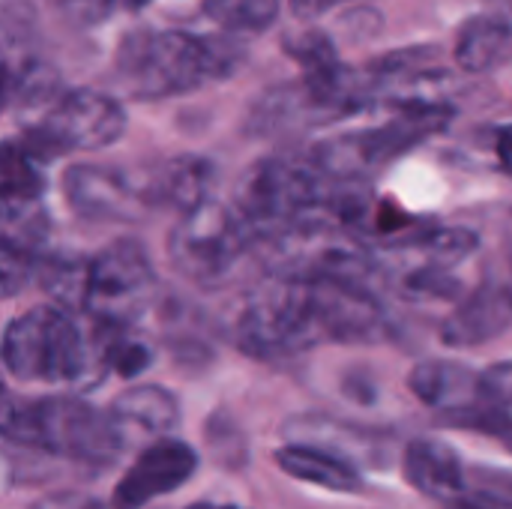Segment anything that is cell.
<instances>
[{
  "instance_id": "cell-16",
  "label": "cell",
  "mask_w": 512,
  "mask_h": 509,
  "mask_svg": "<svg viewBox=\"0 0 512 509\" xmlns=\"http://www.w3.org/2000/svg\"><path fill=\"white\" fill-rule=\"evenodd\" d=\"M408 387L426 408H435L462 426H471L480 411V372L462 363L423 360L411 369Z\"/></svg>"
},
{
  "instance_id": "cell-3",
  "label": "cell",
  "mask_w": 512,
  "mask_h": 509,
  "mask_svg": "<svg viewBox=\"0 0 512 509\" xmlns=\"http://www.w3.org/2000/svg\"><path fill=\"white\" fill-rule=\"evenodd\" d=\"M0 363L21 384H90L105 372L96 336L54 303L12 318L0 339Z\"/></svg>"
},
{
  "instance_id": "cell-38",
  "label": "cell",
  "mask_w": 512,
  "mask_h": 509,
  "mask_svg": "<svg viewBox=\"0 0 512 509\" xmlns=\"http://www.w3.org/2000/svg\"><path fill=\"white\" fill-rule=\"evenodd\" d=\"M147 3H153V0H132V6L138 9V6H147Z\"/></svg>"
},
{
  "instance_id": "cell-30",
  "label": "cell",
  "mask_w": 512,
  "mask_h": 509,
  "mask_svg": "<svg viewBox=\"0 0 512 509\" xmlns=\"http://www.w3.org/2000/svg\"><path fill=\"white\" fill-rule=\"evenodd\" d=\"M21 408H24V399L15 396L6 387L3 375H0V438H6V441L12 438V432L18 426V417H21Z\"/></svg>"
},
{
  "instance_id": "cell-8",
  "label": "cell",
  "mask_w": 512,
  "mask_h": 509,
  "mask_svg": "<svg viewBox=\"0 0 512 509\" xmlns=\"http://www.w3.org/2000/svg\"><path fill=\"white\" fill-rule=\"evenodd\" d=\"M9 441L90 465H108L126 450L108 411H99L75 396L24 399Z\"/></svg>"
},
{
  "instance_id": "cell-26",
  "label": "cell",
  "mask_w": 512,
  "mask_h": 509,
  "mask_svg": "<svg viewBox=\"0 0 512 509\" xmlns=\"http://www.w3.org/2000/svg\"><path fill=\"white\" fill-rule=\"evenodd\" d=\"M396 291L411 303H438V300H456L462 294V282L450 270L411 258L402 276L396 279Z\"/></svg>"
},
{
  "instance_id": "cell-4",
  "label": "cell",
  "mask_w": 512,
  "mask_h": 509,
  "mask_svg": "<svg viewBox=\"0 0 512 509\" xmlns=\"http://www.w3.org/2000/svg\"><path fill=\"white\" fill-rule=\"evenodd\" d=\"M333 189L336 180H327L309 159L267 156L243 171L231 207L261 246L303 219L327 216Z\"/></svg>"
},
{
  "instance_id": "cell-35",
  "label": "cell",
  "mask_w": 512,
  "mask_h": 509,
  "mask_svg": "<svg viewBox=\"0 0 512 509\" xmlns=\"http://www.w3.org/2000/svg\"><path fill=\"white\" fill-rule=\"evenodd\" d=\"M186 509H240L237 504H216V501H198V504H192V507Z\"/></svg>"
},
{
  "instance_id": "cell-25",
  "label": "cell",
  "mask_w": 512,
  "mask_h": 509,
  "mask_svg": "<svg viewBox=\"0 0 512 509\" xmlns=\"http://www.w3.org/2000/svg\"><path fill=\"white\" fill-rule=\"evenodd\" d=\"M201 9L231 36H249L276 24L282 0H204Z\"/></svg>"
},
{
  "instance_id": "cell-32",
  "label": "cell",
  "mask_w": 512,
  "mask_h": 509,
  "mask_svg": "<svg viewBox=\"0 0 512 509\" xmlns=\"http://www.w3.org/2000/svg\"><path fill=\"white\" fill-rule=\"evenodd\" d=\"M291 3V12L297 18H318L324 12H330L333 6L345 3V0H288Z\"/></svg>"
},
{
  "instance_id": "cell-21",
  "label": "cell",
  "mask_w": 512,
  "mask_h": 509,
  "mask_svg": "<svg viewBox=\"0 0 512 509\" xmlns=\"http://www.w3.org/2000/svg\"><path fill=\"white\" fill-rule=\"evenodd\" d=\"M273 459L288 477L318 486V489H327V492H336V495H354V492H363V486H366L363 474L354 462H348L336 453H327L321 447L285 444L276 450Z\"/></svg>"
},
{
  "instance_id": "cell-20",
  "label": "cell",
  "mask_w": 512,
  "mask_h": 509,
  "mask_svg": "<svg viewBox=\"0 0 512 509\" xmlns=\"http://www.w3.org/2000/svg\"><path fill=\"white\" fill-rule=\"evenodd\" d=\"M453 57L471 75H489L507 66L512 60V21L498 12L468 18L456 36Z\"/></svg>"
},
{
  "instance_id": "cell-23",
  "label": "cell",
  "mask_w": 512,
  "mask_h": 509,
  "mask_svg": "<svg viewBox=\"0 0 512 509\" xmlns=\"http://www.w3.org/2000/svg\"><path fill=\"white\" fill-rule=\"evenodd\" d=\"M471 429L492 438L512 432V363H495L480 372V411L471 420Z\"/></svg>"
},
{
  "instance_id": "cell-24",
  "label": "cell",
  "mask_w": 512,
  "mask_h": 509,
  "mask_svg": "<svg viewBox=\"0 0 512 509\" xmlns=\"http://www.w3.org/2000/svg\"><path fill=\"white\" fill-rule=\"evenodd\" d=\"M99 354L105 369L117 372L120 378H138L144 369L153 366V348L135 327H93Z\"/></svg>"
},
{
  "instance_id": "cell-14",
  "label": "cell",
  "mask_w": 512,
  "mask_h": 509,
  "mask_svg": "<svg viewBox=\"0 0 512 509\" xmlns=\"http://www.w3.org/2000/svg\"><path fill=\"white\" fill-rule=\"evenodd\" d=\"M48 222L39 204L0 207V300L18 294L42 267Z\"/></svg>"
},
{
  "instance_id": "cell-36",
  "label": "cell",
  "mask_w": 512,
  "mask_h": 509,
  "mask_svg": "<svg viewBox=\"0 0 512 509\" xmlns=\"http://www.w3.org/2000/svg\"><path fill=\"white\" fill-rule=\"evenodd\" d=\"M498 441H501V444H504V447H507V450H510V453H512V432H507V435H501Z\"/></svg>"
},
{
  "instance_id": "cell-7",
  "label": "cell",
  "mask_w": 512,
  "mask_h": 509,
  "mask_svg": "<svg viewBox=\"0 0 512 509\" xmlns=\"http://www.w3.org/2000/svg\"><path fill=\"white\" fill-rule=\"evenodd\" d=\"M156 270L138 240H114L78 267L75 309L93 327H135L156 300Z\"/></svg>"
},
{
  "instance_id": "cell-5",
  "label": "cell",
  "mask_w": 512,
  "mask_h": 509,
  "mask_svg": "<svg viewBox=\"0 0 512 509\" xmlns=\"http://www.w3.org/2000/svg\"><path fill=\"white\" fill-rule=\"evenodd\" d=\"M453 120V108L444 102H420V99H399V114L384 126L348 132L327 138L309 150V162L336 183H360L363 177L381 171L420 141L432 138L435 132L447 129Z\"/></svg>"
},
{
  "instance_id": "cell-15",
  "label": "cell",
  "mask_w": 512,
  "mask_h": 509,
  "mask_svg": "<svg viewBox=\"0 0 512 509\" xmlns=\"http://www.w3.org/2000/svg\"><path fill=\"white\" fill-rule=\"evenodd\" d=\"M512 324V282H483L477 285L441 324V342L447 348L465 351L480 348Z\"/></svg>"
},
{
  "instance_id": "cell-17",
  "label": "cell",
  "mask_w": 512,
  "mask_h": 509,
  "mask_svg": "<svg viewBox=\"0 0 512 509\" xmlns=\"http://www.w3.org/2000/svg\"><path fill=\"white\" fill-rule=\"evenodd\" d=\"M402 477L432 501L453 504L468 495V471L459 453L438 438H417L402 453Z\"/></svg>"
},
{
  "instance_id": "cell-12",
  "label": "cell",
  "mask_w": 512,
  "mask_h": 509,
  "mask_svg": "<svg viewBox=\"0 0 512 509\" xmlns=\"http://www.w3.org/2000/svg\"><path fill=\"white\" fill-rule=\"evenodd\" d=\"M198 471V453L177 438H159L120 477L111 504L117 509H144L153 501L183 489Z\"/></svg>"
},
{
  "instance_id": "cell-10",
  "label": "cell",
  "mask_w": 512,
  "mask_h": 509,
  "mask_svg": "<svg viewBox=\"0 0 512 509\" xmlns=\"http://www.w3.org/2000/svg\"><path fill=\"white\" fill-rule=\"evenodd\" d=\"M252 246L258 243L246 222L231 204L216 198L186 210L168 234V258L174 270L204 288L225 282Z\"/></svg>"
},
{
  "instance_id": "cell-2",
  "label": "cell",
  "mask_w": 512,
  "mask_h": 509,
  "mask_svg": "<svg viewBox=\"0 0 512 509\" xmlns=\"http://www.w3.org/2000/svg\"><path fill=\"white\" fill-rule=\"evenodd\" d=\"M243 57L246 51L234 42V36L138 27L117 45L114 75L126 96L156 102L231 78Z\"/></svg>"
},
{
  "instance_id": "cell-13",
  "label": "cell",
  "mask_w": 512,
  "mask_h": 509,
  "mask_svg": "<svg viewBox=\"0 0 512 509\" xmlns=\"http://www.w3.org/2000/svg\"><path fill=\"white\" fill-rule=\"evenodd\" d=\"M333 120H342L336 105L309 78H297V81L267 90L252 105L246 129L252 135H279L291 129L324 126Z\"/></svg>"
},
{
  "instance_id": "cell-9",
  "label": "cell",
  "mask_w": 512,
  "mask_h": 509,
  "mask_svg": "<svg viewBox=\"0 0 512 509\" xmlns=\"http://www.w3.org/2000/svg\"><path fill=\"white\" fill-rule=\"evenodd\" d=\"M126 132V108L111 93L93 87H63L24 126V141L54 162L66 153L105 150Z\"/></svg>"
},
{
  "instance_id": "cell-1",
  "label": "cell",
  "mask_w": 512,
  "mask_h": 509,
  "mask_svg": "<svg viewBox=\"0 0 512 509\" xmlns=\"http://www.w3.org/2000/svg\"><path fill=\"white\" fill-rule=\"evenodd\" d=\"M387 318L363 285L270 276L234 315V342L258 360L303 354L315 345L378 342Z\"/></svg>"
},
{
  "instance_id": "cell-6",
  "label": "cell",
  "mask_w": 512,
  "mask_h": 509,
  "mask_svg": "<svg viewBox=\"0 0 512 509\" xmlns=\"http://www.w3.org/2000/svg\"><path fill=\"white\" fill-rule=\"evenodd\" d=\"M261 246L273 270L270 276L285 279H318L366 288V279L378 267L372 246L330 216L303 219Z\"/></svg>"
},
{
  "instance_id": "cell-22",
  "label": "cell",
  "mask_w": 512,
  "mask_h": 509,
  "mask_svg": "<svg viewBox=\"0 0 512 509\" xmlns=\"http://www.w3.org/2000/svg\"><path fill=\"white\" fill-rule=\"evenodd\" d=\"M45 159L18 135L0 141V207H33L45 195Z\"/></svg>"
},
{
  "instance_id": "cell-27",
  "label": "cell",
  "mask_w": 512,
  "mask_h": 509,
  "mask_svg": "<svg viewBox=\"0 0 512 509\" xmlns=\"http://www.w3.org/2000/svg\"><path fill=\"white\" fill-rule=\"evenodd\" d=\"M285 54H291L303 66V75L327 72L342 63L333 39L324 30H303V33L285 36Z\"/></svg>"
},
{
  "instance_id": "cell-31",
  "label": "cell",
  "mask_w": 512,
  "mask_h": 509,
  "mask_svg": "<svg viewBox=\"0 0 512 509\" xmlns=\"http://www.w3.org/2000/svg\"><path fill=\"white\" fill-rule=\"evenodd\" d=\"M495 156H498L501 171L512 177V123L501 126V129L495 132Z\"/></svg>"
},
{
  "instance_id": "cell-29",
  "label": "cell",
  "mask_w": 512,
  "mask_h": 509,
  "mask_svg": "<svg viewBox=\"0 0 512 509\" xmlns=\"http://www.w3.org/2000/svg\"><path fill=\"white\" fill-rule=\"evenodd\" d=\"M30 509H117L114 504L102 501V498H93V495H84V492H54V495H45L39 498Z\"/></svg>"
},
{
  "instance_id": "cell-11",
  "label": "cell",
  "mask_w": 512,
  "mask_h": 509,
  "mask_svg": "<svg viewBox=\"0 0 512 509\" xmlns=\"http://www.w3.org/2000/svg\"><path fill=\"white\" fill-rule=\"evenodd\" d=\"M63 195L69 207L90 222H141L156 210L144 183V168L129 171L78 162L63 174Z\"/></svg>"
},
{
  "instance_id": "cell-19",
  "label": "cell",
  "mask_w": 512,
  "mask_h": 509,
  "mask_svg": "<svg viewBox=\"0 0 512 509\" xmlns=\"http://www.w3.org/2000/svg\"><path fill=\"white\" fill-rule=\"evenodd\" d=\"M213 162L204 156H174L156 168H144V183L153 207H174L180 213L210 198Z\"/></svg>"
},
{
  "instance_id": "cell-18",
  "label": "cell",
  "mask_w": 512,
  "mask_h": 509,
  "mask_svg": "<svg viewBox=\"0 0 512 509\" xmlns=\"http://www.w3.org/2000/svg\"><path fill=\"white\" fill-rule=\"evenodd\" d=\"M108 417L126 447L138 438L159 441L180 426V402L159 384H135L111 402Z\"/></svg>"
},
{
  "instance_id": "cell-37",
  "label": "cell",
  "mask_w": 512,
  "mask_h": 509,
  "mask_svg": "<svg viewBox=\"0 0 512 509\" xmlns=\"http://www.w3.org/2000/svg\"><path fill=\"white\" fill-rule=\"evenodd\" d=\"M492 3H498V6H504V9H512V0H492Z\"/></svg>"
},
{
  "instance_id": "cell-28",
  "label": "cell",
  "mask_w": 512,
  "mask_h": 509,
  "mask_svg": "<svg viewBox=\"0 0 512 509\" xmlns=\"http://www.w3.org/2000/svg\"><path fill=\"white\" fill-rule=\"evenodd\" d=\"M72 27H99L105 24L120 0H48Z\"/></svg>"
},
{
  "instance_id": "cell-34",
  "label": "cell",
  "mask_w": 512,
  "mask_h": 509,
  "mask_svg": "<svg viewBox=\"0 0 512 509\" xmlns=\"http://www.w3.org/2000/svg\"><path fill=\"white\" fill-rule=\"evenodd\" d=\"M9 96H12V72H9V66H6V60L0 54V111L6 108Z\"/></svg>"
},
{
  "instance_id": "cell-33",
  "label": "cell",
  "mask_w": 512,
  "mask_h": 509,
  "mask_svg": "<svg viewBox=\"0 0 512 509\" xmlns=\"http://www.w3.org/2000/svg\"><path fill=\"white\" fill-rule=\"evenodd\" d=\"M450 509H510V507H504V504H498V501H492V498H483V495H477V492H468L465 498L453 501Z\"/></svg>"
}]
</instances>
